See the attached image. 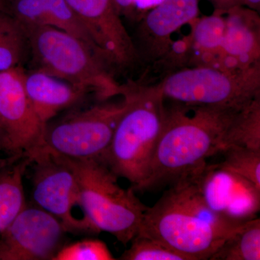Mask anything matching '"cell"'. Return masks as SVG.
I'll list each match as a JSON object with an SVG mask.
<instances>
[{"label":"cell","instance_id":"7c38bea8","mask_svg":"<svg viewBox=\"0 0 260 260\" xmlns=\"http://www.w3.org/2000/svg\"><path fill=\"white\" fill-rule=\"evenodd\" d=\"M108 66L126 68L138 59L130 37L113 0H66Z\"/></svg>","mask_w":260,"mask_h":260},{"label":"cell","instance_id":"7a4b0ae2","mask_svg":"<svg viewBox=\"0 0 260 260\" xmlns=\"http://www.w3.org/2000/svg\"><path fill=\"white\" fill-rule=\"evenodd\" d=\"M186 107L167 110L165 122L150 162L148 177L140 191L171 185L220 153L228 126L240 109Z\"/></svg>","mask_w":260,"mask_h":260},{"label":"cell","instance_id":"e0dca14e","mask_svg":"<svg viewBox=\"0 0 260 260\" xmlns=\"http://www.w3.org/2000/svg\"><path fill=\"white\" fill-rule=\"evenodd\" d=\"M29 158L8 159L0 167V235L25 208L23 177Z\"/></svg>","mask_w":260,"mask_h":260},{"label":"cell","instance_id":"d6986e66","mask_svg":"<svg viewBox=\"0 0 260 260\" xmlns=\"http://www.w3.org/2000/svg\"><path fill=\"white\" fill-rule=\"evenodd\" d=\"M29 55L28 39L22 24L0 10V73L23 67Z\"/></svg>","mask_w":260,"mask_h":260},{"label":"cell","instance_id":"6da1fadb","mask_svg":"<svg viewBox=\"0 0 260 260\" xmlns=\"http://www.w3.org/2000/svg\"><path fill=\"white\" fill-rule=\"evenodd\" d=\"M170 186L148 207L138 233L158 239L186 260L210 259L240 224L208 208L191 174Z\"/></svg>","mask_w":260,"mask_h":260},{"label":"cell","instance_id":"9a60e30c","mask_svg":"<svg viewBox=\"0 0 260 260\" xmlns=\"http://www.w3.org/2000/svg\"><path fill=\"white\" fill-rule=\"evenodd\" d=\"M24 86L36 114L47 126L59 113L75 107L88 92L38 70L25 73Z\"/></svg>","mask_w":260,"mask_h":260},{"label":"cell","instance_id":"d4e9b609","mask_svg":"<svg viewBox=\"0 0 260 260\" xmlns=\"http://www.w3.org/2000/svg\"><path fill=\"white\" fill-rule=\"evenodd\" d=\"M119 14L133 20L136 15L135 0H113Z\"/></svg>","mask_w":260,"mask_h":260},{"label":"cell","instance_id":"cb8c5ba5","mask_svg":"<svg viewBox=\"0 0 260 260\" xmlns=\"http://www.w3.org/2000/svg\"><path fill=\"white\" fill-rule=\"evenodd\" d=\"M115 259L107 244L100 239H85L61 246L53 260Z\"/></svg>","mask_w":260,"mask_h":260},{"label":"cell","instance_id":"4fadbf2b","mask_svg":"<svg viewBox=\"0 0 260 260\" xmlns=\"http://www.w3.org/2000/svg\"><path fill=\"white\" fill-rule=\"evenodd\" d=\"M200 0H162L149 11L137 30L138 59L146 62L165 56L172 48L171 37L199 15Z\"/></svg>","mask_w":260,"mask_h":260},{"label":"cell","instance_id":"603a6c76","mask_svg":"<svg viewBox=\"0 0 260 260\" xmlns=\"http://www.w3.org/2000/svg\"><path fill=\"white\" fill-rule=\"evenodd\" d=\"M119 259L123 260H186L161 242L146 234L138 233L130 242Z\"/></svg>","mask_w":260,"mask_h":260},{"label":"cell","instance_id":"5bb4252c","mask_svg":"<svg viewBox=\"0 0 260 260\" xmlns=\"http://www.w3.org/2000/svg\"><path fill=\"white\" fill-rule=\"evenodd\" d=\"M5 12L22 24L54 27L68 32L86 43L102 58L90 34L66 0H6Z\"/></svg>","mask_w":260,"mask_h":260},{"label":"cell","instance_id":"277c9868","mask_svg":"<svg viewBox=\"0 0 260 260\" xmlns=\"http://www.w3.org/2000/svg\"><path fill=\"white\" fill-rule=\"evenodd\" d=\"M22 25L34 70L73 84L101 101L125 93L126 87L117 83L107 63L86 43L54 27Z\"/></svg>","mask_w":260,"mask_h":260},{"label":"cell","instance_id":"2e32d148","mask_svg":"<svg viewBox=\"0 0 260 260\" xmlns=\"http://www.w3.org/2000/svg\"><path fill=\"white\" fill-rule=\"evenodd\" d=\"M244 6L227 12L220 50L249 68L259 64L260 19L258 12Z\"/></svg>","mask_w":260,"mask_h":260},{"label":"cell","instance_id":"ac0fdd59","mask_svg":"<svg viewBox=\"0 0 260 260\" xmlns=\"http://www.w3.org/2000/svg\"><path fill=\"white\" fill-rule=\"evenodd\" d=\"M234 146L260 150L259 95L236 114L225 130L221 152Z\"/></svg>","mask_w":260,"mask_h":260},{"label":"cell","instance_id":"5b68a950","mask_svg":"<svg viewBox=\"0 0 260 260\" xmlns=\"http://www.w3.org/2000/svg\"><path fill=\"white\" fill-rule=\"evenodd\" d=\"M65 159L76 177L85 218L98 232L109 233L127 245L139 232L148 206L132 186L121 187L118 177L102 160Z\"/></svg>","mask_w":260,"mask_h":260},{"label":"cell","instance_id":"52a82bcc","mask_svg":"<svg viewBox=\"0 0 260 260\" xmlns=\"http://www.w3.org/2000/svg\"><path fill=\"white\" fill-rule=\"evenodd\" d=\"M119 103L100 104L67 114L47 124L44 146L73 160H102L107 153L118 121L128 107L127 97Z\"/></svg>","mask_w":260,"mask_h":260},{"label":"cell","instance_id":"ffe728a7","mask_svg":"<svg viewBox=\"0 0 260 260\" xmlns=\"http://www.w3.org/2000/svg\"><path fill=\"white\" fill-rule=\"evenodd\" d=\"M210 259L259 260V218L240 224Z\"/></svg>","mask_w":260,"mask_h":260},{"label":"cell","instance_id":"7402d4cb","mask_svg":"<svg viewBox=\"0 0 260 260\" xmlns=\"http://www.w3.org/2000/svg\"><path fill=\"white\" fill-rule=\"evenodd\" d=\"M223 160L220 167L245 178L260 188V150L230 147L220 153Z\"/></svg>","mask_w":260,"mask_h":260},{"label":"cell","instance_id":"30bf717a","mask_svg":"<svg viewBox=\"0 0 260 260\" xmlns=\"http://www.w3.org/2000/svg\"><path fill=\"white\" fill-rule=\"evenodd\" d=\"M190 174L205 204L219 216L236 224L257 218L260 188L250 181L218 164L207 162Z\"/></svg>","mask_w":260,"mask_h":260},{"label":"cell","instance_id":"8fae6325","mask_svg":"<svg viewBox=\"0 0 260 260\" xmlns=\"http://www.w3.org/2000/svg\"><path fill=\"white\" fill-rule=\"evenodd\" d=\"M65 233L54 215L25 206L0 235V260H53Z\"/></svg>","mask_w":260,"mask_h":260},{"label":"cell","instance_id":"4316f807","mask_svg":"<svg viewBox=\"0 0 260 260\" xmlns=\"http://www.w3.org/2000/svg\"><path fill=\"white\" fill-rule=\"evenodd\" d=\"M244 5H246L247 8L251 10L259 12L260 0H244Z\"/></svg>","mask_w":260,"mask_h":260},{"label":"cell","instance_id":"8992f818","mask_svg":"<svg viewBox=\"0 0 260 260\" xmlns=\"http://www.w3.org/2000/svg\"><path fill=\"white\" fill-rule=\"evenodd\" d=\"M259 64L237 70L200 65L174 72L157 88L185 107L239 109L259 96Z\"/></svg>","mask_w":260,"mask_h":260},{"label":"cell","instance_id":"ba28073f","mask_svg":"<svg viewBox=\"0 0 260 260\" xmlns=\"http://www.w3.org/2000/svg\"><path fill=\"white\" fill-rule=\"evenodd\" d=\"M30 160L34 165L32 198L37 206L56 217L67 232L98 234L87 219L75 215L77 206L81 209L79 188L66 159L44 147Z\"/></svg>","mask_w":260,"mask_h":260},{"label":"cell","instance_id":"f1b7e54d","mask_svg":"<svg viewBox=\"0 0 260 260\" xmlns=\"http://www.w3.org/2000/svg\"><path fill=\"white\" fill-rule=\"evenodd\" d=\"M0 150H2V140H1V136H0Z\"/></svg>","mask_w":260,"mask_h":260},{"label":"cell","instance_id":"44dd1931","mask_svg":"<svg viewBox=\"0 0 260 260\" xmlns=\"http://www.w3.org/2000/svg\"><path fill=\"white\" fill-rule=\"evenodd\" d=\"M223 15L215 11L213 15L193 21L191 40L197 50L201 53L220 50L225 30V18Z\"/></svg>","mask_w":260,"mask_h":260},{"label":"cell","instance_id":"9c48e42d","mask_svg":"<svg viewBox=\"0 0 260 260\" xmlns=\"http://www.w3.org/2000/svg\"><path fill=\"white\" fill-rule=\"evenodd\" d=\"M23 67L0 73L2 150L12 160L30 159L44 146L46 125L38 117L24 86Z\"/></svg>","mask_w":260,"mask_h":260},{"label":"cell","instance_id":"83f0119b","mask_svg":"<svg viewBox=\"0 0 260 260\" xmlns=\"http://www.w3.org/2000/svg\"><path fill=\"white\" fill-rule=\"evenodd\" d=\"M5 3H6V0H0V10L5 11Z\"/></svg>","mask_w":260,"mask_h":260},{"label":"cell","instance_id":"3957f363","mask_svg":"<svg viewBox=\"0 0 260 260\" xmlns=\"http://www.w3.org/2000/svg\"><path fill=\"white\" fill-rule=\"evenodd\" d=\"M128 107L118 121L102 161L117 177L140 191L161 134L167 109L157 86L126 87Z\"/></svg>","mask_w":260,"mask_h":260},{"label":"cell","instance_id":"484cf974","mask_svg":"<svg viewBox=\"0 0 260 260\" xmlns=\"http://www.w3.org/2000/svg\"><path fill=\"white\" fill-rule=\"evenodd\" d=\"M213 4L215 11L226 13L229 10L235 7L244 5V0H208Z\"/></svg>","mask_w":260,"mask_h":260}]
</instances>
